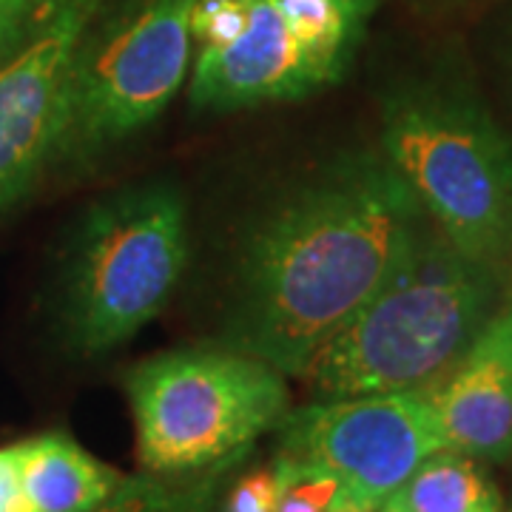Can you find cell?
I'll list each match as a JSON object with an SVG mask.
<instances>
[{
    "instance_id": "obj_1",
    "label": "cell",
    "mask_w": 512,
    "mask_h": 512,
    "mask_svg": "<svg viewBox=\"0 0 512 512\" xmlns=\"http://www.w3.org/2000/svg\"><path fill=\"white\" fill-rule=\"evenodd\" d=\"M427 222L382 151L325 165L251 225L237 256L225 348L302 376Z\"/></svg>"
},
{
    "instance_id": "obj_2",
    "label": "cell",
    "mask_w": 512,
    "mask_h": 512,
    "mask_svg": "<svg viewBox=\"0 0 512 512\" xmlns=\"http://www.w3.org/2000/svg\"><path fill=\"white\" fill-rule=\"evenodd\" d=\"M510 288L507 265L467 256L427 222L382 288L299 379L322 399L430 393L476 342Z\"/></svg>"
},
{
    "instance_id": "obj_3",
    "label": "cell",
    "mask_w": 512,
    "mask_h": 512,
    "mask_svg": "<svg viewBox=\"0 0 512 512\" xmlns=\"http://www.w3.org/2000/svg\"><path fill=\"white\" fill-rule=\"evenodd\" d=\"M379 151L458 251L512 268V140L467 83L387 94Z\"/></svg>"
},
{
    "instance_id": "obj_4",
    "label": "cell",
    "mask_w": 512,
    "mask_h": 512,
    "mask_svg": "<svg viewBox=\"0 0 512 512\" xmlns=\"http://www.w3.org/2000/svg\"><path fill=\"white\" fill-rule=\"evenodd\" d=\"M137 461L151 476L214 473L291 413L285 373L234 348L168 350L128 373Z\"/></svg>"
},
{
    "instance_id": "obj_5",
    "label": "cell",
    "mask_w": 512,
    "mask_h": 512,
    "mask_svg": "<svg viewBox=\"0 0 512 512\" xmlns=\"http://www.w3.org/2000/svg\"><path fill=\"white\" fill-rule=\"evenodd\" d=\"M185 259V202L174 185L126 188L92 208L66 274L74 348L106 353L146 328L171 299Z\"/></svg>"
},
{
    "instance_id": "obj_6",
    "label": "cell",
    "mask_w": 512,
    "mask_h": 512,
    "mask_svg": "<svg viewBox=\"0 0 512 512\" xmlns=\"http://www.w3.org/2000/svg\"><path fill=\"white\" fill-rule=\"evenodd\" d=\"M373 0H242V26L191 74L197 109L234 111L308 97L339 80Z\"/></svg>"
},
{
    "instance_id": "obj_7",
    "label": "cell",
    "mask_w": 512,
    "mask_h": 512,
    "mask_svg": "<svg viewBox=\"0 0 512 512\" xmlns=\"http://www.w3.org/2000/svg\"><path fill=\"white\" fill-rule=\"evenodd\" d=\"M441 447L439 419L424 393H367L319 399L288 413L276 458L328 473L362 510L382 512Z\"/></svg>"
},
{
    "instance_id": "obj_8",
    "label": "cell",
    "mask_w": 512,
    "mask_h": 512,
    "mask_svg": "<svg viewBox=\"0 0 512 512\" xmlns=\"http://www.w3.org/2000/svg\"><path fill=\"white\" fill-rule=\"evenodd\" d=\"M194 0H148L103 40L80 49L63 146L94 151L146 128L191 69Z\"/></svg>"
},
{
    "instance_id": "obj_9",
    "label": "cell",
    "mask_w": 512,
    "mask_h": 512,
    "mask_svg": "<svg viewBox=\"0 0 512 512\" xmlns=\"http://www.w3.org/2000/svg\"><path fill=\"white\" fill-rule=\"evenodd\" d=\"M100 0H63L52 23L0 69V208L66 140L83 37Z\"/></svg>"
},
{
    "instance_id": "obj_10",
    "label": "cell",
    "mask_w": 512,
    "mask_h": 512,
    "mask_svg": "<svg viewBox=\"0 0 512 512\" xmlns=\"http://www.w3.org/2000/svg\"><path fill=\"white\" fill-rule=\"evenodd\" d=\"M444 447L478 461L512 458V288L476 342L430 393Z\"/></svg>"
},
{
    "instance_id": "obj_11",
    "label": "cell",
    "mask_w": 512,
    "mask_h": 512,
    "mask_svg": "<svg viewBox=\"0 0 512 512\" xmlns=\"http://www.w3.org/2000/svg\"><path fill=\"white\" fill-rule=\"evenodd\" d=\"M18 450L23 493L35 512H89L126 481L63 433L23 441Z\"/></svg>"
},
{
    "instance_id": "obj_12",
    "label": "cell",
    "mask_w": 512,
    "mask_h": 512,
    "mask_svg": "<svg viewBox=\"0 0 512 512\" xmlns=\"http://www.w3.org/2000/svg\"><path fill=\"white\" fill-rule=\"evenodd\" d=\"M399 512H507L484 461L441 447L387 501Z\"/></svg>"
},
{
    "instance_id": "obj_13",
    "label": "cell",
    "mask_w": 512,
    "mask_h": 512,
    "mask_svg": "<svg viewBox=\"0 0 512 512\" xmlns=\"http://www.w3.org/2000/svg\"><path fill=\"white\" fill-rule=\"evenodd\" d=\"M126 476L117 493L89 512H205L214 490V476Z\"/></svg>"
},
{
    "instance_id": "obj_14",
    "label": "cell",
    "mask_w": 512,
    "mask_h": 512,
    "mask_svg": "<svg viewBox=\"0 0 512 512\" xmlns=\"http://www.w3.org/2000/svg\"><path fill=\"white\" fill-rule=\"evenodd\" d=\"M279 478V501L276 512H370L362 510L345 487L328 473L302 467L285 458L274 461Z\"/></svg>"
},
{
    "instance_id": "obj_15",
    "label": "cell",
    "mask_w": 512,
    "mask_h": 512,
    "mask_svg": "<svg viewBox=\"0 0 512 512\" xmlns=\"http://www.w3.org/2000/svg\"><path fill=\"white\" fill-rule=\"evenodd\" d=\"M279 478L274 467H259L239 478L228 495V512H276Z\"/></svg>"
},
{
    "instance_id": "obj_16",
    "label": "cell",
    "mask_w": 512,
    "mask_h": 512,
    "mask_svg": "<svg viewBox=\"0 0 512 512\" xmlns=\"http://www.w3.org/2000/svg\"><path fill=\"white\" fill-rule=\"evenodd\" d=\"M0 512H35L23 493L18 444L0 450Z\"/></svg>"
},
{
    "instance_id": "obj_17",
    "label": "cell",
    "mask_w": 512,
    "mask_h": 512,
    "mask_svg": "<svg viewBox=\"0 0 512 512\" xmlns=\"http://www.w3.org/2000/svg\"><path fill=\"white\" fill-rule=\"evenodd\" d=\"M55 3H63V0H0V26L15 40L18 29L32 12H40L46 6H55Z\"/></svg>"
},
{
    "instance_id": "obj_18",
    "label": "cell",
    "mask_w": 512,
    "mask_h": 512,
    "mask_svg": "<svg viewBox=\"0 0 512 512\" xmlns=\"http://www.w3.org/2000/svg\"><path fill=\"white\" fill-rule=\"evenodd\" d=\"M9 43H12V37L6 35V29H3V26H0V52H3V49H6V46H9Z\"/></svg>"
},
{
    "instance_id": "obj_19",
    "label": "cell",
    "mask_w": 512,
    "mask_h": 512,
    "mask_svg": "<svg viewBox=\"0 0 512 512\" xmlns=\"http://www.w3.org/2000/svg\"><path fill=\"white\" fill-rule=\"evenodd\" d=\"M382 512H399V510H396V507H390V504H384Z\"/></svg>"
},
{
    "instance_id": "obj_20",
    "label": "cell",
    "mask_w": 512,
    "mask_h": 512,
    "mask_svg": "<svg viewBox=\"0 0 512 512\" xmlns=\"http://www.w3.org/2000/svg\"><path fill=\"white\" fill-rule=\"evenodd\" d=\"M507 512H512V504H510V510H507Z\"/></svg>"
}]
</instances>
